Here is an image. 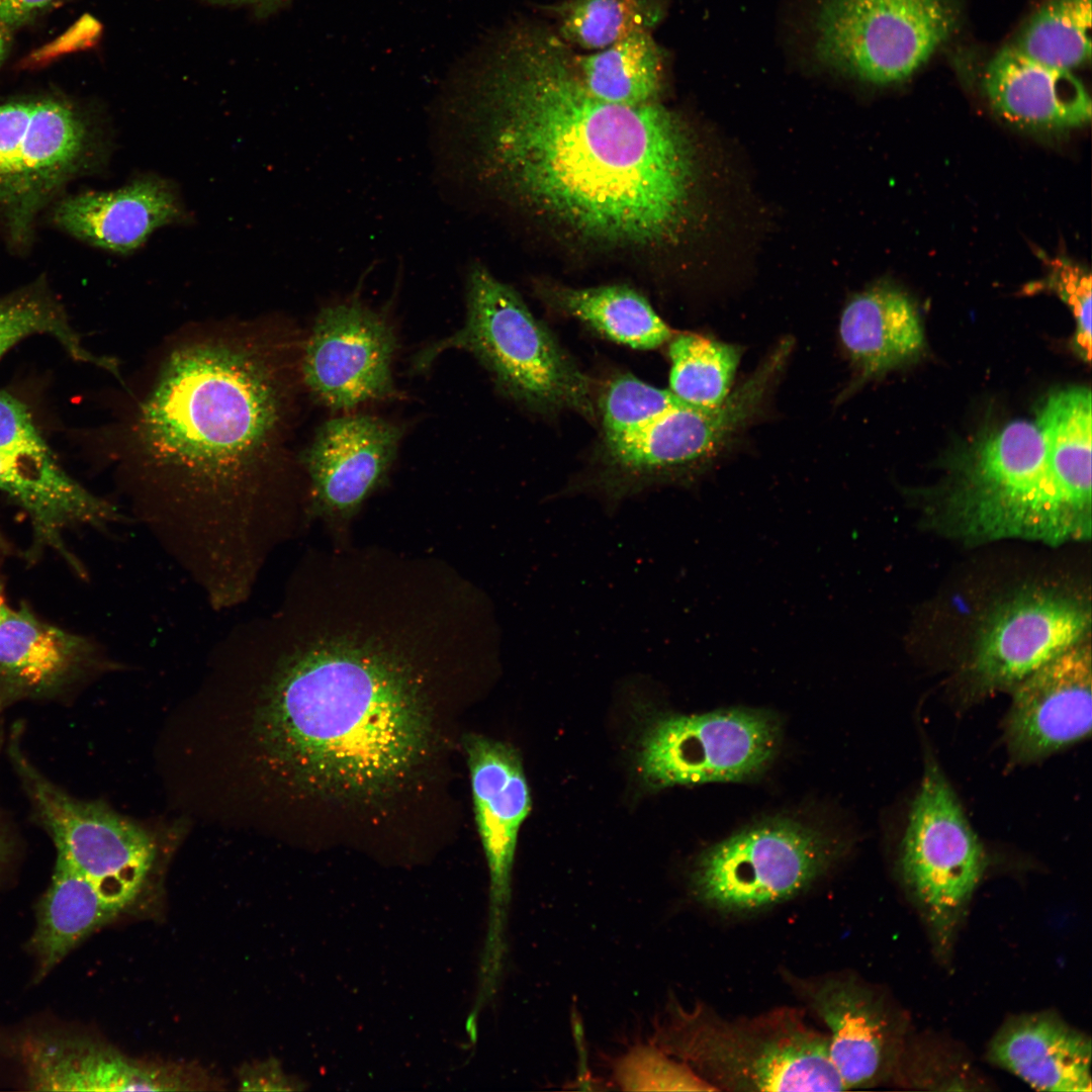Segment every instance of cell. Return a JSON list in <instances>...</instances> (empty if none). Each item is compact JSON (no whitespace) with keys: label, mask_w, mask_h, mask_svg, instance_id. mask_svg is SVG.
I'll use <instances>...</instances> for the list:
<instances>
[{"label":"cell","mask_w":1092,"mask_h":1092,"mask_svg":"<svg viewBox=\"0 0 1092 1092\" xmlns=\"http://www.w3.org/2000/svg\"><path fill=\"white\" fill-rule=\"evenodd\" d=\"M292 1084L275 1060L246 1065L239 1073L240 1089L245 1091L294 1090Z\"/></svg>","instance_id":"39"},{"label":"cell","mask_w":1092,"mask_h":1092,"mask_svg":"<svg viewBox=\"0 0 1092 1092\" xmlns=\"http://www.w3.org/2000/svg\"><path fill=\"white\" fill-rule=\"evenodd\" d=\"M540 291L551 307L630 348L652 350L672 338L649 301L629 286L576 288L548 284Z\"/></svg>","instance_id":"28"},{"label":"cell","mask_w":1092,"mask_h":1092,"mask_svg":"<svg viewBox=\"0 0 1092 1092\" xmlns=\"http://www.w3.org/2000/svg\"><path fill=\"white\" fill-rule=\"evenodd\" d=\"M781 739L780 720L761 709L661 714L642 733L638 768L652 790L748 782L769 767Z\"/></svg>","instance_id":"11"},{"label":"cell","mask_w":1092,"mask_h":1092,"mask_svg":"<svg viewBox=\"0 0 1092 1092\" xmlns=\"http://www.w3.org/2000/svg\"><path fill=\"white\" fill-rule=\"evenodd\" d=\"M1090 607L1068 592L1033 587L997 606L982 626L967 673L978 694L1012 691L1090 637Z\"/></svg>","instance_id":"14"},{"label":"cell","mask_w":1092,"mask_h":1092,"mask_svg":"<svg viewBox=\"0 0 1092 1092\" xmlns=\"http://www.w3.org/2000/svg\"><path fill=\"white\" fill-rule=\"evenodd\" d=\"M5 51H6V36H5V34H4V32H3L2 28H1V25H0V63H1L2 59L4 58Z\"/></svg>","instance_id":"44"},{"label":"cell","mask_w":1092,"mask_h":1092,"mask_svg":"<svg viewBox=\"0 0 1092 1092\" xmlns=\"http://www.w3.org/2000/svg\"><path fill=\"white\" fill-rule=\"evenodd\" d=\"M396 349L387 320L360 300L326 306L304 346V383L318 402L336 411L394 397L391 365Z\"/></svg>","instance_id":"15"},{"label":"cell","mask_w":1092,"mask_h":1092,"mask_svg":"<svg viewBox=\"0 0 1092 1092\" xmlns=\"http://www.w3.org/2000/svg\"><path fill=\"white\" fill-rule=\"evenodd\" d=\"M669 390L685 403L712 407L730 393L740 359L736 346L694 334L669 340Z\"/></svg>","instance_id":"32"},{"label":"cell","mask_w":1092,"mask_h":1092,"mask_svg":"<svg viewBox=\"0 0 1092 1092\" xmlns=\"http://www.w3.org/2000/svg\"><path fill=\"white\" fill-rule=\"evenodd\" d=\"M57 0H0V24L16 27Z\"/></svg>","instance_id":"40"},{"label":"cell","mask_w":1092,"mask_h":1092,"mask_svg":"<svg viewBox=\"0 0 1092 1092\" xmlns=\"http://www.w3.org/2000/svg\"><path fill=\"white\" fill-rule=\"evenodd\" d=\"M20 728L7 753L39 825L64 856L117 913L138 898L153 868L156 845L141 826L100 802L79 800L48 779L20 745Z\"/></svg>","instance_id":"10"},{"label":"cell","mask_w":1092,"mask_h":1092,"mask_svg":"<svg viewBox=\"0 0 1092 1092\" xmlns=\"http://www.w3.org/2000/svg\"><path fill=\"white\" fill-rule=\"evenodd\" d=\"M565 42L602 50L660 22L665 0H564L547 8Z\"/></svg>","instance_id":"31"},{"label":"cell","mask_w":1092,"mask_h":1092,"mask_svg":"<svg viewBox=\"0 0 1092 1092\" xmlns=\"http://www.w3.org/2000/svg\"><path fill=\"white\" fill-rule=\"evenodd\" d=\"M616 1081L625 1090L716 1091L692 1068L656 1046L639 1045L617 1064Z\"/></svg>","instance_id":"36"},{"label":"cell","mask_w":1092,"mask_h":1092,"mask_svg":"<svg viewBox=\"0 0 1092 1092\" xmlns=\"http://www.w3.org/2000/svg\"><path fill=\"white\" fill-rule=\"evenodd\" d=\"M96 644L38 619L26 605L0 625V713L58 696L100 664Z\"/></svg>","instance_id":"21"},{"label":"cell","mask_w":1092,"mask_h":1092,"mask_svg":"<svg viewBox=\"0 0 1092 1092\" xmlns=\"http://www.w3.org/2000/svg\"><path fill=\"white\" fill-rule=\"evenodd\" d=\"M680 402L684 401L669 389L655 387L630 374L619 375L609 382L599 402L602 442L622 437Z\"/></svg>","instance_id":"35"},{"label":"cell","mask_w":1092,"mask_h":1092,"mask_svg":"<svg viewBox=\"0 0 1092 1092\" xmlns=\"http://www.w3.org/2000/svg\"><path fill=\"white\" fill-rule=\"evenodd\" d=\"M387 420L353 415L324 423L301 455L307 512L340 539L364 502L386 480L403 436Z\"/></svg>","instance_id":"17"},{"label":"cell","mask_w":1092,"mask_h":1092,"mask_svg":"<svg viewBox=\"0 0 1092 1092\" xmlns=\"http://www.w3.org/2000/svg\"><path fill=\"white\" fill-rule=\"evenodd\" d=\"M99 146L97 130L67 100L0 103V218L12 246L30 245L40 211L92 169Z\"/></svg>","instance_id":"7"},{"label":"cell","mask_w":1092,"mask_h":1092,"mask_svg":"<svg viewBox=\"0 0 1092 1092\" xmlns=\"http://www.w3.org/2000/svg\"><path fill=\"white\" fill-rule=\"evenodd\" d=\"M0 490L26 511L35 544L57 549L74 565L62 539L66 529L80 525L106 528L125 520L115 506L67 474L53 453L21 457L0 454Z\"/></svg>","instance_id":"23"},{"label":"cell","mask_w":1092,"mask_h":1092,"mask_svg":"<svg viewBox=\"0 0 1092 1092\" xmlns=\"http://www.w3.org/2000/svg\"><path fill=\"white\" fill-rule=\"evenodd\" d=\"M283 388L266 340L206 338L169 354L136 410L129 441L154 498L139 520L200 582L254 581L282 537L264 490Z\"/></svg>","instance_id":"3"},{"label":"cell","mask_w":1092,"mask_h":1092,"mask_svg":"<svg viewBox=\"0 0 1092 1092\" xmlns=\"http://www.w3.org/2000/svg\"><path fill=\"white\" fill-rule=\"evenodd\" d=\"M986 866L983 844L950 784L928 760L908 814L899 869L941 938L951 931Z\"/></svg>","instance_id":"12"},{"label":"cell","mask_w":1092,"mask_h":1092,"mask_svg":"<svg viewBox=\"0 0 1092 1092\" xmlns=\"http://www.w3.org/2000/svg\"><path fill=\"white\" fill-rule=\"evenodd\" d=\"M839 334L863 377L906 364L924 348L923 327L914 302L889 284L853 296L842 311Z\"/></svg>","instance_id":"25"},{"label":"cell","mask_w":1092,"mask_h":1092,"mask_svg":"<svg viewBox=\"0 0 1092 1092\" xmlns=\"http://www.w3.org/2000/svg\"><path fill=\"white\" fill-rule=\"evenodd\" d=\"M210 3L229 6H246L256 8L259 11L274 10L289 0H206Z\"/></svg>","instance_id":"42"},{"label":"cell","mask_w":1092,"mask_h":1092,"mask_svg":"<svg viewBox=\"0 0 1092 1092\" xmlns=\"http://www.w3.org/2000/svg\"><path fill=\"white\" fill-rule=\"evenodd\" d=\"M25 1083L36 1091H138L142 1061L81 1037L37 1034L18 1050Z\"/></svg>","instance_id":"26"},{"label":"cell","mask_w":1092,"mask_h":1092,"mask_svg":"<svg viewBox=\"0 0 1092 1092\" xmlns=\"http://www.w3.org/2000/svg\"><path fill=\"white\" fill-rule=\"evenodd\" d=\"M936 494L931 519L970 544L1021 539L1059 546L1091 537V510L1057 477L1035 421L985 432L952 460Z\"/></svg>","instance_id":"4"},{"label":"cell","mask_w":1092,"mask_h":1092,"mask_svg":"<svg viewBox=\"0 0 1092 1092\" xmlns=\"http://www.w3.org/2000/svg\"><path fill=\"white\" fill-rule=\"evenodd\" d=\"M3 549H4V543H3V541H2V539L0 537V553L2 552Z\"/></svg>","instance_id":"45"},{"label":"cell","mask_w":1092,"mask_h":1092,"mask_svg":"<svg viewBox=\"0 0 1092 1092\" xmlns=\"http://www.w3.org/2000/svg\"><path fill=\"white\" fill-rule=\"evenodd\" d=\"M1091 0H1046L1014 46L1030 59L1071 71L1091 58Z\"/></svg>","instance_id":"34"},{"label":"cell","mask_w":1092,"mask_h":1092,"mask_svg":"<svg viewBox=\"0 0 1092 1092\" xmlns=\"http://www.w3.org/2000/svg\"><path fill=\"white\" fill-rule=\"evenodd\" d=\"M15 851L14 835L0 812V877Z\"/></svg>","instance_id":"41"},{"label":"cell","mask_w":1092,"mask_h":1092,"mask_svg":"<svg viewBox=\"0 0 1092 1092\" xmlns=\"http://www.w3.org/2000/svg\"><path fill=\"white\" fill-rule=\"evenodd\" d=\"M990 1059L1037 1090L1091 1091V1041L1052 1014L1008 1021L995 1035Z\"/></svg>","instance_id":"24"},{"label":"cell","mask_w":1092,"mask_h":1092,"mask_svg":"<svg viewBox=\"0 0 1092 1092\" xmlns=\"http://www.w3.org/2000/svg\"><path fill=\"white\" fill-rule=\"evenodd\" d=\"M52 220L91 246L125 254L139 249L158 229L187 218L176 186L154 175L135 178L110 191L61 196Z\"/></svg>","instance_id":"20"},{"label":"cell","mask_w":1092,"mask_h":1092,"mask_svg":"<svg viewBox=\"0 0 1092 1092\" xmlns=\"http://www.w3.org/2000/svg\"><path fill=\"white\" fill-rule=\"evenodd\" d=\"M241 630L272 663L255 728L268 763L306 791L356 800L420 764L435 680L480 647L451 587L369 558L302 572L274 613Z\"/></svg>","instance_id":"1"},{"label":"cell","mask_w":1092,"mask_h":1092,"mask_svg":"<svg viewBox=\"0 0 1092 1092\" xmlns=\"http://www.w3.org/2000/svg\"><path fill=\"white\" fill-rule=\"evenodd\" d=\"M758 408L756 391L745 384L716 406L680 402L646 425L602 442L594 485L615 504L653 482L679 474L710 456Z\"/></svg>","instance_id":"13"},{"label":"cell","mask_w":1092,"mask_h":1092,"mask_svg":"<svg viewBox=\"0 0 1092 1092\" xmlns=\"http://www.w3.org/2000/svg\"><path fill=\"white\" fill-rule=\"evenodd\" d=\"M118 914L84 875L57 854L51 884L36 907L29 943L37 963V979Z\"/></svg>","instance_id":"27"},{"label":"cell","mask_w":1092,"mask_h":1092,"mask_svg":"<svg viewBox=\"0 0 1092 1092\" xmlns=\"http://www.w3.org/2000/svg\"><path fill=\"white\" fill-rule=\"evenodd\" d=\"M983 88L995 111L1021 128L1062 131L1091 119L1089 94L1071 71L1036 62L1012 44L989 62Z\"/></svg>","instance_id":"22"},{"label":"cell","mask_w":1092,"mask_h":1092,"mask_svg":"<svg viewBox=\"0 0 1092 1092\" xmlns=\"http://www.w3.org/2000/svg\"><path fill=\"white\" fill-rule=\"evenodd\" d=\"M464 748L470 772L475 820L489 878V920L480 973L498 978L506 954V926L518 833L531 808L529 786L519 752L510 744L467 735Z\"/></svg>","instance_id":"16"},{"label":"cell","mask_w":1092,"mask_h":1092,"mask_svg":"<svg viewBox=\"0 0 1092 1092\" xmlns=\"http://www.w3.org/2000/svg\"><path fill=\"white\" fill-rule=\"evenodd\" d=\"M449 165L584 243L647 251L684 230L697 180L679 116L609 103L578 78L556 32L505 33L447 103Z\"/></svg>","instance_id":"2"},{"label":"cell","mask_w":1092,"mask_h":1092,"mask_svg":"<svg viewBox=\"0 0 1092 1092\" xmlns=\"http://www.w3.org/2000/svg\"><path fill=\"white\" fill-rule=\"evenodd\" d=\"M575 72L595 97L614 104L657 102L663 89L664 62L650 31L633 32L590 55L572 52Z\"/></svg>","instance_id":"29"},{"label":"cell","mask_w":1092,"mask_h":1092,"mask_svg":"<svg viewBox=\"0 0 1092 1092\" xmlns=\"http://www.w3.org/2000/svg\"><path fill=\"white\" fill-rule=\"evenodd\" d=\"M1089 637L1048 662L1012 692L1005 740L1014 760L1048 757L1091 733Z\"/></svg>","instance_id":"18"},{"label":"cell","mask_w":1092,"mask_h":1092,"mask_svg":"<svg viewBox=\"0 0 1092 1092\" xmlns=\"http://www.w3.org/2000/svg\"><path fill=\"white\" fill-rule=\"evenodd\" d=\"M828 835L799 820L772 817L704 849L690 876L697 901L722 912L746 913L807 890L840 856Z\"/></svg>","instance_id":"8"},{"label":"cell","mask_w":1092,"mask_h":1092,"mask_svg":"<svg viewBox=\"0 0 1092 1092\" xmlns=\"http://www.w3.org/2000/svg\"><path fill=\"white\" fill-rule=\"evenodd\" d=\"M10 608L6 604L2 583L0 581V625L10 612Z\"/></svg>","instance_id":"43"},{"label":"cell","mask_w":1092,"mask_h":1092,"mask_svg":"<svg viewBox=\"0 0 1092 1092\" xmlns=\"http://www.w3.org/2000/svg\"><path fill=\"white\" fill-rule=\"evenodd\" d=\"M790 981L827 1025L829 1059L845 1090L881 1081L895 1053L894 1027L881 999L849 976Z\"/></svg>","instance_id":"19"},{"label":"cell","mask_w":1092,"mask_h":1092,"mask_svg":"<svg viewBox=\"0 0 1092 1092\" xmlns=\"http://www.w3.org/2000/svg\"><path fill=\"white\" fill-rule=\"evenodd\" d=\"M50 453L26 405L0 391V454L21 457Z\"/></svg>","instance_id":"38"},{"label":"cell","mask_w":1092,"mask_h":1092,"mask_svg":"<svg viewBox=\"0 0 1092 1092\" xmlns=\"http://www.w3.org/2000/svg\"><path fill=\"white\" fill-rule=\"evenodd\" d=\"M36 334L55 338L77 361L107 371L114 366L113 358L95 355L82 345L64 306L40 280L0 297V358L18 342Z\"/></svg>","instance_id":"33"},{"label":"cell","mask_w":1092,"mask_h":1092,"mask_svg":"<svg viewBox=\"0 0 1092 1092\" xmlns=\"http://www.w3.org/2000/svg\"><path fill=\"white\" fill-rule=\"evenodd\" d=\"M1091 391L1086 387L1051 394L1036 416L1048 458L1068 493L1091 510Z\"/></svg>","instance_id":"30"},{"label":"cell","mask_w":1092,"mask_h":1092,"mask_svg":"<svg viewBox=\"0 0 1092 1092\" xmlns=\"http://www.w3.org/2000/svg\"><path fill=\"white\" fill-rule=\"evenodd\" d=\"M1051 283L1072 308L1076 320L1074 348L1089 363L1091 358V276L1070 261L1057 258L1051 263Z\"/></svg>","instance_id":"37"},{"label":"cell","mask_w":1092,"mask_h":1092,"mask_svg":"<svg viewBox=\"0 0 1092 1092\" xmlns=\"http://www.w3.org/2000/svg\"><path fill=\"white\" fill-rule=\"evenodd\" d=\"M956 0H819L811 20L817 62L877 85L906 80L954 32Z\"/></svg>","instance_id":"9"},{"label":"cell","mask_w":1092,"mask_h":1092,"mask_svg":"<svg viewBox=\"0 0 1092 1092\" xmlns=\"http://www.w3.org/2000/svg\"><path fill=\"white\" fill-rule=\"evenodd\" d=\"M652 1045L715 1090H845L829 1059V1035L810 1027L794 1007L726 1019L703 1003L686 1009L670 999Z\"/></svg>","instance_id":"5"},{"label":"cell","mask_w":1092,"mask_h":1092,"mask_svg":"<svg viewBox=\"0 0 1092 1092\" xmlns=\"http://www.w3.org/2000/svg\"><path fill=\"white\" fill-rule=\"evenodd\" d=\"M448 349L473 355L506 394L532 411L596 418L589 379L519 293L480 263L466 277L463 327L421 351L415 367L427 369Z\"/></svg>","instance_id":"6"}]
</instances>
